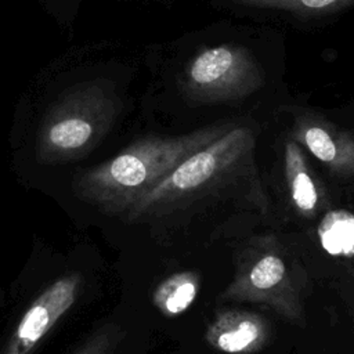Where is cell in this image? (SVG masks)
I'll use <instances>...</instances> for the list:
<instances>
[{
    "instance_id": "cell-1",
    "label": "cell",
    "mask_w": 354,
    "mask_h": 354,
    "mask_svg": "<svg viewBox=\"0 0 354 354\" xmlns=\"http://www.w3.org/2000/svg\"><path fill=\"white\" fill-rule=\"evenodd\" d=\"M235 127L210 124L178 136H149L73 178L75 195L105 214L122 216L181 162Z\"/></svg>"
},
{
    "instance_id": "cell-2",
    "label": "cell",
    "mask_w": 354,
    "mask_h": 354,
    "mask_svg": "<svg viewBox=\"0 0 354 354\" xmlns=\"http://www.w3.org/2000/svg\"><path fill=\"white\" fill-rule=\"evenodd\" d=\"M120 104L105 82L71 87L46 113L37 134L40 163L59 165L87 155L111 130Z\"/></svg>"
},
{
    "instance_id": "cell-3",
    "label": "cell",
    "mask_w": 354,
    "mask_h": 354,
    "mask_svg": "<svg viewBox=\"0 0 354 354\" xmlns=\"http://www.w3.org/2000/svg\"><path fill=\"white\" fill-rule=\"evenodd\" d=\"M253 148L252 130L245 126L232 127L181 162L158 185L134 202L122 217L127 221H140L170 212L224 180L249 158Z\"/></svg>"
},
{
    "instance_id": "cell-4",
    "label": "cell",
    "mask_w": 354,
    "mask_h": 354,
    "mask_svg": "<svg viewBox=\"0 0 354 354\" xmlns=\"http://www.w3.org/2000/svg\"><path fill=\"white\" fill-rule=\"evenodd\" d=\"M264 83V72L246 47L218 44L203 48L187 64L181 88L192 102L216 104L242 100Z\"/></svg>"
},
{
    "instance_id": "cell-5",
    "label": "cell",
    "mask_w": 354,
    "mask_h": 354,
    "mask_svg": "<svg viewBox=\"0 0 354 354\" xmlns=\"http://www.w3.org/2000/svg\"><path fill=\"white\" fill-rule=\"evenodd\" d=\"M221 297L231 301L264 304L293 324L300 326L306 324L293 277L285 260L274 252H264L245 263Z\"/></svg>"
},
{
    "instance_id": "cell-6",
    "label": "cell",
    "mask_w": 354,
    "mask_h": 354,
    "mask_svg": "<svg viewBox=\"0 0 354 354\" xmlns=\"http://www.w3.org/2000/svg\"><path fill=\"white\" fill-rule=\"evenodd\" d=\"M79 272L53 281L25 310L0 354H33L50 330L72 308L82 288Z\"/></svg>"
},
{
    "instance_id": "cell-7",
    "label": "cell",
    "mask_w": 354,
    "mask_h": 354,
    "mask_svg": "<svg viewBox=\"0 0 354 354\" xmlns=\"http://www.w3.org/2000/svg\"><path fill=\"white\" fill-rule=\"evenodd\" d=\"M292 140L339 176L354 174V133L313 115L301 113L295 119Z\"/></svg>"
},
{
    "instance_id": "cell-8",
    "label": "cell",
    "mask_w": 354,
    "mask_h": 354,
    "mask_svg": "<svg viewBox=\"0 0 354 354\" xmlns=\"http://www.w3.org/2000/svg\"><path fill=\"white\" fill-rule=\"evenodd\" d=\"M270 336L267 321L246 310H224L213 318L205 332L206 343L225 354H253L260 351Z\"/></svg>"
},
{
    "instance_id": "cell-9",
    "label": "cell",
    "mask_w": 354,
    "mask_h": 354,
    "mask_svg": "<svg viewBox=\"0 0 354 354\" xmlns=\"http://www.w3.org/2000/svg\"><path fill=\"white\" fill-rule=\"evenodd\" d=\"M283 170L290 201L301 217H314L321 207V194L301 147L289 140L283 151Z\"/></svg>"
},
{
    "instance_id": "cell-10",
    "label": "cell",
    "mask_w": 354,
    "mask_h": 354,
    "mask_svg": "<svg viewBox=\"0 0 354 354\" xmlns=\"http://www.w3.org/2000/svg\"><path fill=\"white\" fill-rule=\"evenodd\" d=\"M322 249L336 259L354 281V213L346 209L329 210L317 227Z\"/></svg>"
},
{
    "instance_id": "cell-11",
    "label": "cell",
    "mask_w": 354,
    "mask_h": 354,
    "mask_svg": "<svg viewBox=\"0 0 354 354\" xmlns=\"http://www.w3.org/2000/svg\"><path fill=\"white\" fill-rule=\"evenodd\" d=\"M199 286L201 279L196 272H174L156 285L152 292V303L163 317H177L192 306Z\"/></svg>"
},
{
    "instance_id": "cell-12",
    "label": "cell",
    "mask_w": 354,
    "mask_h": 354,
    "mask_svg": "<svg viewBox=\"0 0 354 354\" xmlns=\"http://www.w3.org/2000/svg\"><path fill=\"white\" fill-rule=\"evenodd\" d=\"M231 1L245 7L286 11V12H293L300 15L330 14V12H337L354 6V0H231Z\"/></svg>"
},
{
    "instance_id": "cell-13",
    "label": "cell",
    "mask_w": 354,
    "mask_h": 354,
    "mask_svg": "<svg viewBox=\"0 0 354 354\" xmlns=\"http://www.w3.org/2000/svg\"><path fill=\"white\" fill-rule=\"evenodd\" d=\"M124 337L120 325L105 324L97 328L73 353L71 354H115Z\"/></svg>"
}]
</instances>
